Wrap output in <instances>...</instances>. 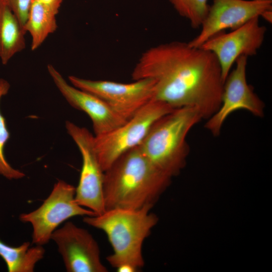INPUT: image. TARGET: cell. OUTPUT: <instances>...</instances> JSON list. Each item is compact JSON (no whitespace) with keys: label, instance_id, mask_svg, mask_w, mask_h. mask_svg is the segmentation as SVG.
Wrapping results in <instances>:
<instances>
[{"label":"cell","instance_id":"1","mask_svg":"<svg viewBox=\"0 0 272 272\" xmlns=\"http://www.w3.org/2000/svg\"><path fill=\"white\" fill-rule=\"evenodd\" d=\"M133 80L155 81L153 100L173 109L190 107L208 119L219 108L224 82L215 55L188 43L173 41L150 48L140 57Z\"/></svg>","mask_w":272,"mask_h":272},{"label":"cell","instance_id":"2","mask_svg":"<svg viewBox=\"0 0 272 272\" xmlns=\"http://www.w3.org/2000/svg\"><path fill=\"white\" fill-rule=\"evenodd\" d=\"M171 179L150 162L139 146L134 148L104 172L105 210H138L154 206Z\"/></svg>","mask_w":272,"mask_h":272},{"label":"cell","instance_id":"3","mask_svg":"<svg viewBox=\"0 0 272 272\" xmlns=\"http://www.w3.org/2000/svg\"><path fill=\"white\" fill-rule=\"evenodd\" d=\"M152 205L138 210L115 209L103 214L85 216L87 224L101 230L106 234L113 252L107 260L114 267L128 264L138 269L144 265L143 244L158 222L150 212Z\"/></svg>","mask_w":272,"mask_h":272},{"label":"cell","instance_id":"4","mask_svg":"<svg viewBox=\"0 0 272 272\" xmlns=\"http://www.w3.org/2000/svg\"><path fill=\"white\" fill-rule=\"evenodd\" d=\"M201 119L192 108L174 109L153 124L139 146L158 169L172 178L185 166L190 149L187 135Z\"/></svg>","mask_w":272,"mask_h":272},{"label":"cell","instance_id":"5","mask_svg":"<svg viewBox=\"0 0 272 272\" xmlns=\"http://www.w3.org/2000/svg\"><path fill=\"white\" fill-rule=\"evenodd\" d=\"M173 109L152 99L121 125L103 134L94 135L96 153L104 172L124 153L140 145L153 124Z\"/></svg>","mask_w":272,"mask_h":272},{"label":"cell","instance_id":"6","mask_svg":"<svg viewBox=\"0 0 272 272\" xmlns=\"http://www.w3.org/2000/svg\"><path fill=\"white\" fill-rule=\"evenodd\" d=\"M76 187L63 180L54 185L47 198L36 210L20 215V220L33 228L32 242L43 245L51 239L53 232L62 222L77 216H96L80 206L75 199Z\"/></svg>","mask_w":272,"mask_h":272},{"label":"cell","instance_id":"7","mask_svg":"<svg viewBox=\"0 0 272 272\" xmlns=\"http://www.w3.org/2000/svg\"><path fill=\"white\" fill-rule=\"evenodd\" d=\"M69 80L73 86L91 93L103 101L125 120L130 119L153 99L155 81L145 78L130 83L93 81L74 76Z\"/></svg>","mask_w":272,"mask_h":272},{"label":"cell","instance_id":"8","mask_svg":"<svg viewBox=\"0 0 272 272\" xmlns=\"http://www.w3.org/2000/svg\"><path fill=\"white\" fill-rule=\"evenodd\" d=\"M67 132L78 147L82 158L79 183L75 199L81 206L96 215L106 211L103 195L104 171L98 161L94 145V135L85 127L65 122Z\"/></svg>","mask_w":272,"mask_h":272},{"label":"cell","instance_id":"9","mask_svg":"<svg viewBox=\"0 0 272 272\" xmlns=\"http://www.w3.org/2000/svg\"><path fill=\"white\" fill-rule=\"evenodd\" d=\"M247 60L245 55L237 59L235 69L224 83L221 106L207 119L205 127L215 137L220 134L225 121L235 111L243 109L257 117L264 116V103L247 82Z\"/></svg>","mask_w":272,"mask_h":272},{"label":"cell","instance_id":"10","mask_svg":"<svg viewBox=\"0 0 272 272\" xmlns=\"http://www.w3.org/2000/svg\"><path fill=\"white\" fill-rule=\"evenodd\" d=\"M266 28L255 17L231 32H220L204 42L199 47L212 52L216 57L224 83L231 69L241 55L253 56L261 47Z\"/></svg>","mask_w":272,"mask_h":272},{"label":"cell","instance_id":"11","mask_svg":"<svg viewBox=\"0 0 272 272\" xmlns=\"http://www.w3.org/2000/svg\"><path fill=\"white\" fill-rule=\"evenodd\" d=\"M268 10H272V0H213L200 33L188 44L199 47L213 36L236 29Z\"/></svg>","mask_w":272,"mask_h":272},{"label":"cell","instance_id":"12","mask_svg":"<svg viewBox=\"0 0 272 272\" xmlns=\"http://www.w3.org/2000/svg\"><path fill=\"white\" fill-rule=\"evenodd\" d=\"M51 239L56 244L67 271H108L101 261L97 242L86 229L67 222L53 232Z\"/></svg>","mask_w":272,"mask_h":272},{"label":"cell","instance_id":"13","mask_svg":"<svg viewBox=\"0 0 272 272\" xmlns=\"http://www.w3.org/2000/svg\"><path fill=\"white\" fill-rule=\"evenodd\" d=\"M47 67L53 82L67 102L90 118L95 136L107 133L127 121L98 97L69 84L52 65L49 64Z\"/></svg>","mask_w":272,"mask_h":272},{"label":"cell","instance_id":"14","mask_svg":"<svg viewBox=\"0 0 272 272\" xmlns=\"http://www.w3.org/2000/svg\"><path fill=\"white\" fill-rule=\"evenodd\" d=\"M25 34L12 10L0 0V59L3 64L25 48Z\"/></svg>","mask_w":272,"mask_h":272},{"label":"cell","instance_id":"15","mask_svg":"<svg viewBox=\"0 0 272 272\" xmlns=\"http://www.w3.org/2000/svg\"><path fill=\"white\" fill-rule=\"evenodd\" d=\"M25 242L18 247L7 245L0 240V256L9 272H32L36 264L43 258L45 250L42 245L30 247Z\"/></svg>","mask_w":272,"mask_h":272},{"label":"cell","instance_id":"16","mask_svg":"<svg viewBox=\"0 0 272 272\" xmlns=\"http://www.w3.org/2000/svg\"><path fill=\"white\" fill-rule=\"evenodd\" d=\"M56 14L37 0H33L28 19L24 27L32 37L31 49H37L57 25Z\"/></svg>","mask_w":272,"mask_h":272},{"label":"cell","instance_id":"17","mask_svg":"<svg viewBox=\"0 0 272 272\" xmlns=\"http://www.w3.org/2000/svg\"><path fill=\"white\" fill-rule=\"evenodd\" d=\"M9 83L3 79H0V101L6 95L10 89ZM10 138L7 128L6 119L0 111V174L9 179H18L23 178L25 174L22 171L14 169L7 161L4 155V148Z\"/></svg>","mask_w":272,"mask_h":272},{"label":"cell","instance_id":"18","mask_svg":"<svg viewBox=\"0 0 272 272\" xmlns=\"http://www.w3.org/2000/svg\"><path fill=\"white\" fill-rule=\"evenodd\" d=\"M176 12L187 19L191 26L199 28L206 18L210 6L208 0H169Z\"/></svg>","mask_w":272,"mask_h":272},{"label":"cell","instance_id":"19","mask_svg":"<svg viewBox=\"0 0 272 272\" xmlns=\"http://www.w3.org/2000/svg\"><path fill=\"white\" fill-rule=\"evenodd\" d=\"M4 1L16 16L24 30L33 0H4Z\"/></svg>","mask_w":272,"mask_h":272},{"label":"cell","instance_id":"20","mask_svg":"<svg viewBox=\"0 0 272 272\" xmlns=\"http://www.w3.org/2000/svg\"><path fill=\"white\" fill-rule=\"evenodd\" d=\"M56 15L59 11L63 0H37Z\"/></svg>","mask_w":272,"mask_h":272},{"label":"cell","instance_id":"21","mask_svg":"<svg viewBox=\"0 0 272 272\" xmlns=\"http://www.w3.org/2000/svg\"><path fill=\"white\" fill-rule=\"evenodd\" d=\"M117 271L119 272H134L138 269L133 266L128 264H123L116 267Z\"/></svg>","mask_w":272,"mask_h":272},{"label":"cell","instance_id":"22","mask_svg":"<svg viewBox=\"0 0 272 272\" xmlns=\"http://www.w3.org/2000/svg\"><path fill=\"white\" fill-rule=\"evenodd\" d=\"M260 16L267 22L271 23L272 21V10L265 11L261 14Z\"/></svg>","mask_w":272,"mask_h":272}]
</instances>
